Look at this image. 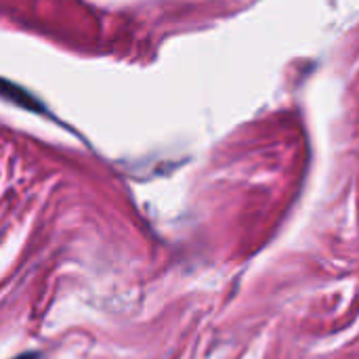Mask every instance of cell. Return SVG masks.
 Instances as JSON below:
<instances>
[{"mask_svg":"<svg viewBox=\"0 0 359 359\" xmlns=\"http://www.w3.org/2000/svg\"><path fill=\"white\" fill-rule=\"evenodd\" d=\"M0 93H2L6 99H11V97H13V95H11V84H8V82H0ZM17 95H19V99H15V103H19V105H23V107H29V109H38V103L29 101L32 97H27L23 90H17Z\"/></svg>","mask_w":359,"mask_h":359,"instance_id":"6da1fadb","label":"cell"},{"mask_svg":"<svg viewBox=\"0 0 359 359\" xmlns=\"http://www.w3.org/2000/svg\"><path fill=\"white\" fill-rule=\"evenodd\" d=\"M15 359H38V353H23V355H17Z\"/></svg>","mask_w":359,"mask_h":359,"instance_id":"7a4b0ae2","label":"cell"}]
</instances>
